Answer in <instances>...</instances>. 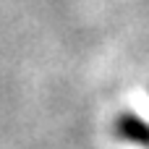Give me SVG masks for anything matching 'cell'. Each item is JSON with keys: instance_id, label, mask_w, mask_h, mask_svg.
Masks as SVG:
<instances>
[{"instance_id": "1", "label": "cell", "mask_w": 149, "mask_h": 149, "mask_svg": "<svg viewBox=\"0 0 149 149\" xmlns=\"http://www.w3.org/2000/svg\"><path fill=\"white\" fill-rule=\"evenodd\" d=\"M118 136L126 139V141H134V144H141V147H149V126L144 120H139L136 115H123L115 126Z\"/></svg>"}]
</instances>
